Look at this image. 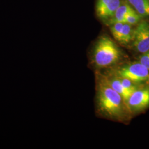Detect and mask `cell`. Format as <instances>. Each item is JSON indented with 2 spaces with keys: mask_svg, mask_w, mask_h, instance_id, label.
Segmentation results:
<instances>
[{
  "mask_svg": "<svg viewBox=\"0 0 149 149\" xmlns=\"http://www.w3.org/2000/svg\"><path fill=\"white\" fill-rule=\"evenodd\" d=\"M96 100L99 112L107 118L124 121L131 114L122 97L109 85L106 76L99 73L96 75Z\"/></svg>",
  "mask_w": 149,
  "mask_h": 149,
  "instance_id": "cell-1",
  "label": "cell"
},
{
  "mask_svg": "<svg viewBox=\"0 0 149 149\" xmlns=\"http://www.w3.org/2000/svg\"><path fill=\"white\" fill-rule=\"evenodd\" d=\"M122 54L117 45L108 36H102L93 50V62L100 68L111 67L120 60Z\"/></svg>",
  "mask_w": 149,
  "mask_h": 149,
  "instance_id": "cell-2",
  "label": "cell"
},
{
  "mask_svg": "<svg viewBox=\"0 0 149 149\" xmlns=\"http://www.w3.org/2000/svg\"><path fill=\"white\" fill-rule=\"evenodd\" d=\"M114 74L139 85H149V70L139 61L121 66L115 71Z\"/></svg>",
  "mask_w": 149,
  "mask_h": 149,
  "instance_id": "cell-3",
  "label": "cell"
},
{
  "mask_svg": "<svg viewBox=\"0 0 149 149\" xmlns=\"http://www.w3.org/2000/svg\"><path fill=\"white\" fill-rule=\"evenodd\" d=\"M130 113L142 112L149 107V86L139 87L127 102Z\"/></svg>",
  "mask_w": 149,
  "mask_h": 149,
  "instance_id": "cell-4",
  "label": "cell"
},
{
  "mask_svg": "<svg viewBox=\"0 0 149 149\" xmlns=\"http://www.w3.org/2000/svg\"><path fill=\"white\" fill-rule=\"evenodd\" d=\"M133 45L135 50L140 54L149 50V22L142 21L134 30Z\"/></svg>",
  "mask_w": 149,
  "mask_h": 149,
  "instance_id": "cell-5",
  "label": "cell"
},
{
  "mask_svg": "<svg viewBox=\"0 0 149 149\" xmlns=\"http://www.w3.org/2000/svg\"><path fill=\"white\" fill-rule=\"evenodd\" d=\"M123 0H97L96 11L97 16L106 22L114 15Z\"/></svg>",
  "mask_w": 149,
  "mask_h": 149,
  "instance_id": "cell-6",
  "label": "cell"
},
{
  "mask_svg": "<svg viewBox=\"0 0 149 149\" xmlns=\"http://www.w3.org/2000/svg\"><path fill=\"white\" fill-rule=\"evenodd\" d=\"M133 9V8L126 0H123L121 5L118 8L114 15L109 19L107 21V24L110 26L118 22H124L126 15Z\"/></svg>",
  "mask_w": 149,
  "mask_h": 149,
  "instance_id": "cell-7",
  "label": "cell"
},
{
  "mask_svg": "<svg viewBox=\"0 0 149 149\" xmlns=\"http://www.w3.org/2000/svg\"><path fill=\"white\" fill-rule=\"evenodd\" d=\"M106 76L109 85L122 97L123 98L127 103L132 93L123 87L120 81L119 80V78L116 74H114V76L112 77L107 76Z\"/></svg>",
  "mask_w": 149,
  "mask_h": 149,
  "instance_id": "cell-8",
  "label": "cell"
},
{
  "mask_svg": "<svg viewBox=\"0 0 149 149\" xmlns=\"http://www.w3.org/2000/svg\"><path fill=\"white\" fill-rule=\"evenodd\" d=\"M133 26L124 23L116 40L123 45H127L133 40L134 30Z\"/></svg>",
  "mask_w": 149,
  "mask_h": 149,
  "instance_id": "cell-9",
  "label": "cell"
},
{
  "mask_svg": "<svg viewBox=\"0 0 149 149\" xmlns=\"http://www.w3.org/2000/svg\"><path fill=\"white\" fill-rule=\"evenodd\" d=\"M141 17H149V0H126Z\"/></svg>",
  "mask_w": 149,
  "mask_h": 149,
  "instance_id": "cell-10",
  "label": "cell"
},
{
  "mask_svg": "<svg viewBox=\"0 0 149 149\" xmlns=\"http://www.w3.org/2000/svg\"><path fill=\"white\" fill-rule=\"evenodd\" d=\"M141 18L142 17L133 8L126 15L124 23H126L132 26H134L139 23Z\"/></svg>",
  "mask_w": 149,
  "mask_h": 149,
  "instance_id": "cell-11",
  "label": "cell"
},
{
  "mask_svg": "<svg viewBox=\"0 0 149 149\" xmlns=\"http://www.w3.org/2000/svg\"><path fill=\"white\" fill-rule=\"evenodd\" d=\"M118 77L119 78V80L120 81L123 87L129 92H130L132 94L139 87L138 86L139 84L134 82L133 81L131 80H129L126 78L120 77Z\"/></svg>",
  "mask_w": 149,
  "mask_h": 149,
  "instance_id": "cell-12",
  "label": "cell"
},
{
  "mask_svg": "<svg viewBox=\"0 0 149 149\" xmlns=\"http://www.w3.org/2000/svg\"><path fill=\"white\" fill-rule=\"evenodd\" d=\"M138 61L149 70V50L145 53L141 54L139 58Z\"/></svg>",
  "mask_w": 149,
  "mask_h": 149,
  "instance_id": "cell-13",
  "label": "cell"
}]
</instances>
